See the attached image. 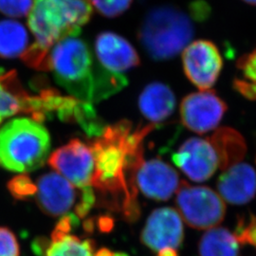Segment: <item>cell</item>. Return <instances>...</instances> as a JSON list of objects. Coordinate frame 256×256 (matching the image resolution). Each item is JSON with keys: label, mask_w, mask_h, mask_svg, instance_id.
<instances>
[{"label": "cell", "mask_w": 256, "mask_h": 256, "mask_svg": "<svg viewBox=\"0 0 256 256\" xmlns=\"http://www.w3.org/2000/svg\"><path fill=\"white\" fill-rule=\"evenodd\" d=\"M156 124L135 131L128 120L104 128L92 147L94 173L92 186L110 198L114 210H120L128 222L140 216L136 173L144 160L142 142Z\"/></svg>", "instance_id": "obj_1"}, {"label": "cell", "mask_w": 256, "mask_h": 256, "mask_svg": "<svg viewBox=\"0 0 256 256\" xmlns=\"http://www.w3.org/2000/svg\"><path fill=\"white\" fill-rule=\"evenodd\" d=\"M50 70L55 80L74 98L101 101L128 84L124 75L111 74L95 64L88 43L79 36L66 37L50 52Z\"/></svg>", "instance_id": "obj_2"}, {"label": "cell", "mask_w": 256, "mask_h": 256, "mask_svg": "<svg viewBox=\"0 0 256 256\" xmlns=\"http://www.w3.org/2000/svg\"><path fill=\"white\" fill-rule=\"evenodd\" d=\"M192 18L176 6L154 7L140 26L138 41L156 61L171 59L190 44L194 34Z\"/></svg>", "instance_id": "obj_3"}, {"label": "cell", "mask_w": 256, "mask_h": 256, "mask_svg": "<svg viewBox=\"0 0 256 256\" xmlns=\"http://www.w3.org/2000/svg\"><path fill=\"white\" fill-rule=\"evenodd\" d=\"M92 16L90 0H34L28 24L34 45L50 52L66 37L79 36Z\"/></svg>", "instance_id": "obj_4"}, {"label": "cell", "mask_w": 256, "mask_h": 256, "mask_svg": "<svg viewBox=\"0 0 256 256\" xmlns=\"http://www.w3.org/2000/svg\"><path fill=\"white\" fill-rule=\"evenodd\" d=\"M50 149L46 128L36 120L19 118L0 128V167L28 173L42 167Z\"/></svg>", "instance_id": "obj_5"}, {"label": "cell", "mask_w": 256, "mask_h": 256, "mask_svg": "<svg viewBox=\"0 0 256 256\" xmlns=\"http://www.w3.org/2000/svg\"><path fill=\"white\" fill-rule=\"evenodd\" d=\"M178 212L194 229L214 228L224 220L226 207L218 194L205 186L180 182L176 198Z\"/></svg>", "instance_id": "obj_6"}, {"label": "cell", "mask_w": 256, "mask_h": 256, "mask_svg": "<svg viewBox=\"0 0 256 256\" xmlns=\"http://www.w3.org/2000/svg\"><path fill=\"white\" fill-rule=\"evenodd\" d=\"M182 64L188 79L200 90H208L218 79L223 60L214 42L200 39L183 50Z\"/></svg>", "instance_id": "obj_7"}, {"label": "cell", "mask_w": 256, "mask_h": 256, "mask_svg": "<svg viewBox=\"0 0 256 256\" xmlns=\"http://www.w3.org/2000/svg\"><path fill=\"white\" fill-rule=\"evenodd\" d=\"M48 164L75 187L84 189L92 186L94 156L92 147L80 140H72L55 150L48 158Z\"/></svg>", "instance_id": "obj_8"}, {"label": "cell", "mask_w": 256, "mask_h": 256, "mask_svg": "<svg viewBox=\"0 0 256 256\" xmlns=\"http://www.w3.org/2000/svg\"><path fill=\"white\" fill-rule=\"evenodd\" d=\"M227 106L212 90L194 92L186 96L180 104L182 124L194 133L204 134L220 124Z\"/></svg>", "instance_id": "obj_9"}, {"label": "cell", "mask_w": 256, "mask_h": 256, "mask_svg": "<svg viewBox=\"0 0 256 256\" xmlns=\"http://www.w3.org/2000/svg\"><path fill=\"white\" fill-rule=\"evenodd\" d=\"M172 158L184 174L198 182L209 180L220 167L218 156L210 138H188Z\"/></svg>", "instance_id": "obj_10"}, {"label": "cell", "mask_w": 256, "mask_h": 256, "mask_svg": "<svg viewBox=\"0 0 256 256\" xmlns=\"http://www.w3.org/2000/svg\"><path fill=\"white\" fill-rule=\"evenodd\" d=\"M184 228L178 210L169 207L154 210L142 232L140 241L154 252L164 248H178L182 244Z\"/></svg>", "instance_id": "obj_11"}, {"label": "cell", "mask_w": 256, "mask_h": 256, "mask_svg": "<svg viewBox=\"0 0 256 256\" xmlns=\"http://www.w3.org/2000/svg\"><path fill=\"white\" fill-rule=\"evenodd\" d=\"M94 52L99 64L111 74L122 75L140 63L136 48L114 32H100L94 41Z\"/></svg>", "instance_id": "obj_12"}, {"label": "cell", "mask_w": 256, "mask_h": 256, "mask_svg": "<svg viewBox=\"0 0 256 256\" xmlns=\"http://www.w3.org/2000/svg\"><path fill=\"white\" fill-rule=\"evenodd\" d=\"M180 178L171 165L160 158L142 160L136 173V185L147 198L168 200L180 187Z\"/></svg>", "instance_id": "obj_13"}, {"label": "cell", "mask_w": 256, "mask_h": 256, "mask_svg": "<svg viewBox=\"0 0 256 256\" xmlns=\"http://www.w3.org/2000/svg\"><path fill=\"white\" fill-rule=\"evenodd\" d=\"M36 187L37 204L48 216H64L76 200L75 186L58 173L41 176Z\"/></svg>", "instance_id": "obj_14"}, {"label": "cell", "mask_w": 256, "mask_h": 256, "mask_svg": "<svg viewBox=\"0 0 256 256\" xmlns=\"http://www.w3.org/2000/svg\"><path fill=\"white\" fill-rule=\"evenodd\" d=\"M218 189L223 200L236 205L246 204L256 196V170L248 164L232 165L220 176Z\"/></svg>", "instance_id": "obj_15"}, {"label": "cell", "mask_w": 256, "mask_h": 256, "mask_svg": "<svg viewBox=\"0 0 256 256\" xmlns=\"http://www.w3.org/2000/svg\"><path fill=\"white\" fill-rule=\"evenodd\" d=\"M176 97L171 88L162 82L149 84L138 98L142 114L156 124L167 119L174 110Z\"/></svg>", "instance_id": "obj_16"}, {"label": "cell", "mask_w": 256, "mask_h": 256, "mask_svg": "<svg viewBox=\"0 0 256 256\" xmlns=\"http://www.w3.org/2000/svg\"><path fill=\"white\" fill-rule=\"evenodd\" d=\"M210 140L216 151L222 170L239 164L247 150L243 137L232 128L218 129L210 138Z\"/></svg>", "instance_id": "obj_17"}, {"label": "cell", "mask_w": 256, "mask_h": 256, "mask_svg": "<svg viewBox=\"0 0 256 256\" xmlns=\"http://www.w3.org/2000/svg\"><path fill=\"white\" fill-rule=\"evenodd\" d=\"M28 34L25 27L14 20L0 21V57H21L27 50Z\"/></svg>", "instance_id": "obj_18"}, {"label": "cell", "mask_w": 256, "mask_h": 256, "mask_svg": "<svg viewBox=\"0 0 256 256\" xmlns=\"http://www.w3.org/2000/svg\"><path fill=\"white\" fill-rule=\"evenodd\" d=\"M198 252L200 256H238L239 243L228 230L214 227L202 236Z\"/></svg>", "instance_id": "obj_19"}, {"label": "cell", "mask_w": 256, "mask_h": 256, "mask_svg": "<svg viewBox=\"0 0 256 256\" xmlns=\"http://www.w3.org/2000/svg\"><path fill=\"white\" fill-rule=\"evenodd\" d=\"M95 243L92 239H81L66 234L52 240L45 256H94Z\"/></svg>", "instance_id": "obj_20"}, {"label": "cell", "mask_w": 256, "mask_h": 256, "mask_svg": "<svg viewBox=\"0 0 256 256\" xmlns=\"http://www.w3.org/2000/svg\"><path fill=\"white\" fill-rule=\"evenodd\" d=\"M90 2L102 16L115 18L131 7L133 0H90Z\"/></svg>", "instance_id": "obj_21"}, {"label": "cell", "mask_w": 256, "mask_h": 256, "mask_svg": "<svg viewBox=\"0 0 256 256\" xmlns=\"http://www.w3.org/2000/svg\"><path fill=\"white\" fill-rule=\"evenodd\" d=\"M8 189L18 200H27L36 194L37 191L36 185L26 174H19L14 178L8 184Z\"/></svg>", "instance_id": "obj_22"}, {"label": "cell", "mask_w": 256, "mask_h": 256, "mask_svg": "<svg viewBox=\"0 0 256 256\" xmlns=\"http://www.w3.org/2000/svg\"><path fill=\"white\" fill-rule=\"evenodd\" d=\"M239 244L252 245L256 248V216L254 214L250 216L248 221L243 218L239 220L236 232L234 234Z\"/></svg>", "instance_id": "obj_23"}, {"label": "cell", "mask_w": 256, "mask_h": 256, "mask_svg": "<svg viewBox=\"0 0 256 256\" xmlns=\"http://www.w3.org/2000/svg\"><path fill=\"white\" fill-rule=\"evenodd\" d=\"M34 0H0V12L10 18H23L30 14Z\"/></svg>", "instance_id": "obj_24"}, {"label": "cell", "mask_w": 256, "mask_h": 256, "mask_svg": "<svg viewBox=\"0 0 256 256\" xmlns=\"http://www.w3.org/2000/svg\"><path fill=\"white\" fill-rule=\"evenodd\" d=\"M0 256H20L18 242L10 230L0 227Z\"/></svg>", "instance_id": "obj_25"}, {"label": "cell", "mask_w": 256, "mask_h": 256, "mask_svg": "<svg viewBox=\"0 0 256 256\" xmlns=\"http://www.w3.org/2000/svg\"><path fill=\"white\" fill-rule=\"evenodd\" d=\"M81 196L79 202L75 207V214L78 218H82L92 210V206L96 202L95 194L93 192L92 186L81 189Z\"/></svg>", "instance_id": "obj_26"}, {"label": "cell", "mask_w": 256, "mask_h": 256, "mask_svg": "<svg viewBox=\"0 0 256 256\" xmlns=\"http://www.w3.org/2000/svg\"><path fill=\"white\" fill-rule=\"evenodd\" d=\"M238 66L250 82L256 84V48L254 52L242 56L238 60Z\"/></svg>", "instance_id": "obj_27"}, {"label": "cell", "mask_w": 256, "mask_h": 256, "mask_svg": "<svg viewBox=\"0 0 256 256\" xmlns=\"http://www.w3.org/2000/svg\"><path fill=\"white\" fill-rule=\"evenodd\" d=\"M190 14L192 18L198 21H204L205 19L208 18L210 14V7L207 3L202 0H198L194 2L190 6Z\"/></svg>", "instance_id": "obj_28"}, {"label": "cell", "mask_w": 256, "mask_h": 256, "mask_svg": "<svg viewBox=\"0 0 256 256\" xmlns=\"http://www.w3.org/2000/svg\"><path fill=\"white\" fill-rule=\"evenodd\" d=\"M236 88L239 92H241L244 96L248 97V99H256V84L252 82L246 81H239L236 80Z\"/></svg>", "instance_id": "obj_29"}, {"label": "cell", "mask_w": 256, "mask_h": 256, "mask_svg": "<svg viewBox=\"0 0 256 256\" xmlns=\"http://www.w3.org/2000/svg\"><path fill=\"white\" fill-rule=\"evenodd\" d=\"M50 246V242L46 238H40L32 242V250L37 256H46V252Z\"/></svg>", "instance_id": "obj_30"}, {"label": "cell", "mask_w": 256, "mask_h": 256, "mask_svg": "<svg viewBox=\"0 0 256 256\" xmlns=\"http://www.w3.org/2000/svg\"><path fill=\"white\" fill-rule=\"evenodd\" d=\"M99 227L102 232H110L113 228V221L110 218H102L99 221Z\"/></svg>", "instance_id": "obj_31"}, {"label": "cell", "mask_w": 256, "mask_h": 256, "mask_svg": "<svg viewBox=\"0 0 256 256\" xmlns=\"http://www.w3.org/2000/svg\"><path fill=\"white\" fill-rule=\"evenodd\" d=\"M158 256H180L176 248H164L158 250Z\"/></svg>", "instance_id": "obj_32"}, {"label": "cell", "mask_w": 256, "mask_h": 256, "mask_svg": "<svg viewBox=\"0 0 256 256\" xmlns=\"http://www.w3.org/2000/svg\"><path fill=\"white\" fill-rule=\"evenodd\" d=\"M94 256H113V252H111L110 248H102L95 254Z\"/></svg>", "instance_id": "obj_33"}, {"label": "cell", "mask_w": 256, "mask_h": 256, "mask_svg": "<svg viewBox=\"0 0 256 256\" xmlns=\"http://www.w3.org/2000/svg\"><path fill=\"white\" fill-rule=\"evenodd\" d=\"M84 228L86 232H88V234L92 232L94 230V223H93V221L92 220H86L84 222Z\"/></svg>", "instance_id": "obj_34"}, {"label": "cell", "mask_w": 256, "mask_h": 256, "mask_svg": "<svg viewBox=\"0 0 256 256\" xmlns=\"http://www.w3.org/2000/svg\"><path fill=\"white\" fill-rule=\"evenodd\" d=\"M113 256H129V254L122 252H113Z\"/></svg>", "instance_id": "obj_35"}, {"label": "cell", "mask_w": 256, "mask_h": 256, "mask_svg": "<svg viewBox=\"0 0 256 256\" xmlns=\"http://www.w3.org/2000/svg\"><path fill=\"white\" fill-rule=\"evenodd\" d=\"M245 3L252 5V6H256V0H243Z\"/></svg>", "instance_id": "obj_36"}, {"label": "cell", "mask_w": 256, "mask_h": 256, "mask_svg": "<svg viewBox=\"0 0 256 256\" xmlns=\"http://www.w3.org/2000/svg\"><path fill=\"white\" fill-rule=\"evenodd\" d=\"M1 120H2V118H1V117H0V122H1Z\"/></svg>", "instance_id": "obj_37"}]
</instances>
